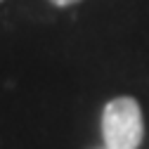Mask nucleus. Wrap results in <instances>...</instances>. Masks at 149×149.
Masks as SVG:
<instances>
[{"instance_id": "nucleus-1", "label": "nucleus", "mask_w": 149, "mask_h": 149, "mask_svg": "<svg viewBox=\"0 0 149 149\" xmlns=\"http://www.w3.org/2000/svg\"><path fill=\"white\" fill-rule=\"evenodd\" d=\"M104 149H140L144 140V118L135 97H114L102 109Z\"/></svg>"}, {"instance_id": "nucleus-2", "label": "nucleus", "mask_w": 149, "mask_h": 149, "mask_svg": "<svg viewBox=\"0 0 149 149\" xmlns=\"http://www.w3.org/2000/svg\"><path fill=\"white\" fill-rule=\"evenodd\" d=\"M50 3H52L54 7H71V5L81 3V0H50Z\"/></svg>"}, {"instance_id": "nucleus-3", "label": "nucleus", "mask_w": 149, "mask_h": 149, "mask_svg": "<svg viewBox=\"0 0 149 149\" xmlns=\"http://www.w3.org/2000/svg\"><path fill=\"white\" fill-rule=\"evenodd\" d=\"M0 3H3V0H0Z\"/></svg>"}]
</instances>
